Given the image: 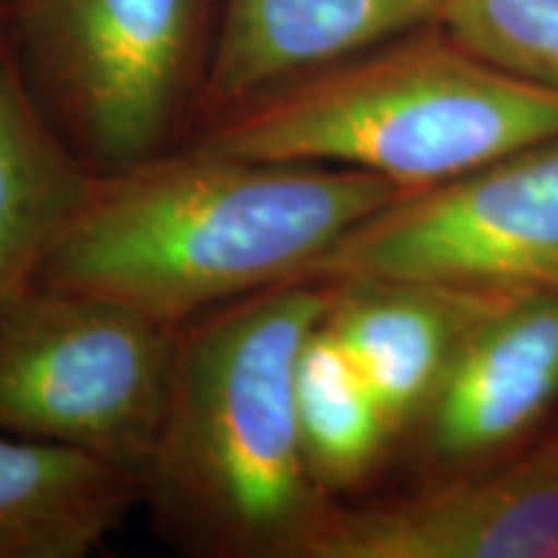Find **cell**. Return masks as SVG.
Instances as JSON below:
<instances>
[{"mask_svg": "<svg viewBox=\"0 0 558 558\" xmlns=\"http://www.w3.org/2000/svg\"><path fill=\"white\" fill-rule=\"evenodd\" d=\"M401 194L369 171L186 143L94 173L39 284L114 300L179 329L230 300L311 275L349 230Z\"/></svg>", "mask_w": 558, "mask_h": 558, "instance_id": "6da1fadb", "label": "cell"}, {"mask_svg": "<svg viewBox=\"0 0 558 558\" xmlns=\"http://www.w3.org/2000/svg\"><path fill=\"white\" fill-rule=\"evenodd\" d=\"M329 303L331 279L305 275L177 329L140 507L179 554L305 558L333 497L305 460L295 365Z\"/></svg>", "mask_w": 558, "mask_h": 558, "instance_id": "7a4b0ae2", "label": "cell"}, {"mask_svg": "<svg viewBox=\"0 0 558 558\" xmlns=\"http://www.w3.org/2000/svg\"><path fill=\"white\" fill-rule=\"evenodd\" d=\"M554 137L556 90L481 60L432 24L256 96L190 143L347 166L414 192Z\"/></svg>", "mask_w": 558, "mask_h": 558, "instance_id": "3957f363", "label": "cell"}, {"mask_svg": "<svg viewBox=\"0 0 558 558\" xmlns=\"http://www.w3.org/2000/svg\"><path fill=\"white\" fill-rule=\"evenodd\" d=\"M220 0H9L34 99L88 171L186 145L197 130Z\"/></svg>", "mask_w": 558, "mask_h": 558, "instance_id": "277c9868", "label": "cell"}, {"mask_svg": "<svg viewBox=\"0 0 558 558\" xmlns=\"http://www.w3.org/2000/svg\"><path fill=\"white\" fill-rule=\"evenodd\" d=\"M177 329L81 290L37 284L0 318V432L143 473Z\"/></svg>", "mask_w": 558, "mask_h": 558, "instance_id": "5b68a950", "label": "cell"}, {"mask_svg": "<svg viewBox=\"0 0 558 558\" xmlns=\"http://www.w3.org/2000/svg\"><path fill=\"white\" fill-rule=\"evenodd\" d=\"M311 275L558 295V137L403 192Z\"/></svg>", "mask_w": 558, "mask_h": 558, "instance_id": "8992f818", "label": "cell"}, {"mask_svg": "<svg viewBox=\"0 0 558 558\" xmlns=\"http://www.w3.org/2000/svg\"><path fill=\"white\" fill-rule=\"evenodd\" d=\"M305 558H558V429L501 469L333 499Z\"/></svg>", "mask_w": 558, "mask_h": 558, "instance_id": "52a82bcc", "label": "cell"}, {"mask_svg": "<svg viewBox=\"0 0 558 558\" xmlns=\"http://www.w3.org/2000/svg\"><path fill=\"white\" fill-rule=\"evenodd\" d=\"M556 396L558 295L518 292L473 326L414 424L429 458L469 463L527 432Z\"/></svg>", "mask_w": 558, "mask_h": 558, "instance_id": "ba28073f", "label": "cell"}, {"mask_svg": "<svg viewBox=\"0 0 558 558\" xmlns=\"http://www.w3.org/2000/svg\"><path fill=\"white\" fill-rule=\"evenodd\" d=\"M445 0H220L194 135L320 68L437 24ZM192 135V137H194Z\"/></svg>", "mask_w": 558, "mask_h": 558, "instance_id": "9c48e42d", "label": "cell"}, {"mask_svg": "<svg viewBox=\"0 0 558 558\" xmlns=\"http://www.w3.org/2000/svg\"><path fill=\"white\" fill-rule=\"evenodd\" d=\"M507 295L518 292L331 279L324 326L357 365L393 435H401L435 396L473 326Z\"/></svg>", "mask_w": 558, "mask_h": 558, "instance_id": "30bf717a", "label": "cell"}, {"mask_svg": "<svg viewBox=\"0 0 558 558\" xmlns=\"http://www.w3.org/2000/svg\"><path fill=\"white\" fill-rule=\"evenodd\" d=\"M5 21H0V318L37 288L94 181V171L34 99Z\"/></svg>", "mask_w": 558, "mask_h": 558, "instance_id": "8fae6325", "label": "cell"}, {"mask_svg": "<svg viewBox=\"0 0 558 558\" xmlns=\"http://www.w3.org/2000/svg\"><path fill=\"white\" fill-rule=\"evenodd\" d=\"M140 509V481L86 452L0 432V558H86Z\"/></svg>", "mask_w": 558, "mask_h": 558, "instance_id": "7c38bea8", "label": "cell"}, {"mask_svg": "<svg viewBox=\"0 0 558 558\" xmlns=\"http://www.w3.org/2000/svg\"><path fill=\"white\" fill-rule=\"evenodd\" d=\"M295 414L313 478L333 499L378 469L396 437L386 411L324 318L298 354Z\"/></svg>", "mask_w": 558, "mask_h": 558, "instance_id": "4fadbf2b", "label": "cell"}, {"mask_svg": "<svg viewBox=\"0 0 558 558\" xmlns=\"http://www.w3.org/2000/svg\"><path fill=\"white\" fill-rule=\"evenodd\" d=\"M437 26L481 60L558 94V0H445Z\"/></svg>", "mask_w": 558, "mask_h": 558, "instance_id": "5bb4252c", "label": "cell"}, {"mask_svg": "<svg viewBox=\"0 0 558 558\" xmlns=\"http://www.w3.org/2000/svg\"><path fill=\"white\" fill-rule=\"evenodd\" d=\"M9 19V3L5 0H0V21Z\"/></svg>", "mask_w": 558, "mask_h": 558, "instance_id": "9a60e30c", "label": "cell"}, {"mask_svg": "<svg viewBox=\"0 0 558 558\" xmlns=\"http://www.w3.org/2000/svg\"><path fill=\"white\" fill-rule=\"evenodd\" d=\"M5 3H9V0H5Z\"/></svg>", "mask_w": 558, "mask_h": 558, "instance_id": "2e32d148", "label": "cell"}]
</instances>
